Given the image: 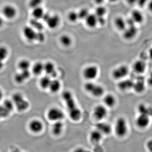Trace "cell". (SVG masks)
<instances>
[{
    "label": "cell",
    "instance_id": "obj_1",
    "mask_svg": "<svg viewBox=\"0 0 152 152\" xmlns=\"http://www.w3.org/2000/svg\"><path fill=\"white\" fill-rule=\"evenodd\" d=\"M62 97L65 103L71 119L74 121H80L82 118V111L77 105L72 93L69 91H64L62 93Z\"/></svg>",
    "mask_w": 152,
    "mask_h": 152
},
{
    "label": "cell",
    "instance_id": "obj_2",
    "mask_svg": "<svg viewBox=\"0 0 152 152\" xmlns=\"http://www.w3.org/2000/svg\"><path fill=\"white\" fill-rule=\"evenodd\" d=\"M85 90L95 97H100L104 94L103 87L91 81L86 83L84 85Z\"/></svg>",
    "mask_w": 152,
    "mask_h": 152
},
{
    "label": "cell",
    "instance_id": "obj_3",
    "mask_svg": "<svg viewBox=\"0 0 152 152\" xmlns=\"http://www.w3.org/2000/svg\"><path fill=\"white\" fill-rule=\"evenodd\" d=\"M12 101L13 102L17 109L20 112H24L28 109L29 103L20 93H15L13 95Z\"/></svg>",
    "mask_w": 152,
    "mask_h": 152
},
{
    "label": "cell",
    "instance_id": "obj_4",
    "mask_svg": "<svg viewBox=\"0 0 152 152\" xmlns=\"http://www.w3.org/2000/svg\"><path fill=\"white\" fill-rule=\"evenodd\" d=\"M116 134L119 137H124L128 132V126L126 120L123 117L118 118L115 126Z\"/></svg>",
    "mask_w": 152,
    "mask_h": 152
},
{
    "label": "cell",
    "instance_id": "obj_5",
    "mask_svg": "<svg viewBox=\"0 0 152 152\" xmlns=\"http://www.w3.org/2000/svg\"><path fill=\"white\" fill-rule=\"evenodd\" d=\"M129 73V69L126 65L117 67L112 72V77L116 80H121L126 78Z\"/></svg>",
    "mask_w": 152,
    "mask_h": 152
},
{
    "label": "cell",
    "instance_id": "obj_6",
    "mask_svg": "<svg viewBox=\"0 0 152 152\" xmlns=\"http://www.w3.org/2000/svg\"><path fill=\"white\" fill-rule=\"evenodd\" d=\"M64 112L58 108L52 107L47 113V117L50 121L55 122L62 121L64 118Z\"/></svg>",
    "mask_w": 152,
    "mask_h": 152
},
{
    "label": "cell",
    "instance_id": "obj_7",
    "mask_svg": "<svg viewBox=\"0 0 152 152\" xmlns=\"http://www.w3.org/2000/svg\"><path fill=\"white\" fill-rule=\"evenodd\" d=\"M99 72V69L97 66L95 65H90L86 67L84 69L83 75L84 78L91 81L96 78Z\"/></svg>",
    "mask_w": 152,
    "mask_h": 152
},
{
    "label": "cell",
    "instance_id": "obj_8",
    "mask_svg": "<svg viewBox=\"0 0 152 152\" xmlns=\"http://www.w3.org/2000/svg\"><path fill=\"white\" fill-rule=\"evenodd\" d=\"M107 114V107L102 105H98L96 106L93 111V115L95 118L99 121L104 119Z\"/></svg>",
    "mask_w": 152,
    "mask_h": 152
},
{
    "label": "cell",
    "instance_id": "obj_9",
    "mask_svg": "<svg viewBox=\"0 0 152 152\" xmlns=\"http://www.w3.org/2000/svg\"><path fill=\"white\" fill-rule=\"evenodd\" d=\"M2 12L4 16L9 20L14 19L17 15V10L14 6L7 5L3 8Z\"/></svg>",
    "mask_w": 152,
    "mask_h": 152
},
{
    "label": "cell",
    "instance_id": "obj_10",
    "mask_svg": "<svg viewBox=\"0 0 152 152\" xmlns=\"http://www.w3.org/2000/svg\"><path fill=\"white\" fill-rule=\"evenodd\" d=\"M37 32V31H36L34 28L29 26H26L23 30V34L25 38L30 42L36 41Z\"/></svg>",
    "mask_w": 152,
    "mask_h": 152
},
{
    "label": "cell",
    "instance_id": "obj_11",
    "mask_svg": "<svg viewBox=\"0 0 152 152\" xmlns=\"http://www.w3.org/2000/svg\"><path fill=\"white\" fill-rule=\"evenodd\" d=\"M28 127L32 132L38 134L41 132L43 129L44 124L39 120H33L29 124Z\"/></svg>",
    "mask_w": 152,
    "mask_h": 152
},
{
    "label": "cell",
    "instance_id": "obj_12",
    "mask_svg": "<svg viewBox=\"0 0 152 152\" xmlns=\"http://www.w3.org/2000/svg\"><path fill=\"white\" fill-rule=\"evenodd\" d=\"M150 117L144 114H139L136 120V124L139 128L145 129L150 124Z\"/></svg>",
    "mask_w": 152,
    "mask_h": 152
},
{
    "label": "cell",
    "instance_id": "obj_13",
    "mask_svg": "<svg viewBox=\"0 0 152 152\" xmlns=\"http://www.w3.org/2000/svg\"><path fill=\"white\" fill-rule=\"evenodd\" d=\"M123 37L125 39L130 40L134 38L138 34V29L136 26H127L124 31Z\"/></svg>",
    "mask_w": 152,
    "mask_h": 152
},
{
    "label": "cell",
    "instance_id": "obj_14",
    "mask_svg": "<svg viewBox=\"0 0 152 152\" xmlns=\"http://www.w3.org/2000/svg\"><path fill=\"white\" fill-rule=\"evenodd\" d=\"M96 129L100 132L103 135L110 134L112 132V128L110 125L105 122L99 121L96 125Z\"/></svg>",
    "mask_w": 152,
    "mask_h": 152
},
{
    "label": "cell",
    "instance_id": "obj_15",
    "mask_svg": "<svg viewBox=\"0 0 152 152\" xmlns=\"http://www.w3.org/2000/svg\"><path fill=\"white\" fill-rule=\"evenodd\" d=\"M44 72L51 78H55L57 75L56 66L51 62H48L44 64Z\"/></svg>",
    "mask_w": 152,
    "mask_h": 152
},
{
    "label": "cell",
    "instance_id": "obj_16",
    "mask_svg": "<svg viewBox=\"0 0 152 152\" xmlns=\"http://www.w3.org/2000/svg\"><path fill=\"white\" fill-rule=\"evenodd\" d=\"M61 20L60 17L57 15H50L45 23L48 27L51 29L56 28L60 23Z\"/></svg>",
    "mask_w": 152,
    "mask_h": 152
},
{
    "label": "cell",
    "instance_id": "obj_17",
    "mask_svg": "<svg viewBox=\"0 0 152 152\" xmlns=\"http://www.w3.org/2000/svg\"><path fill=\"white\" fill-rule=\"evenodd\" d=\"M146 68V63L144 61L141 60L136 61L134 63L133 66V70L136 73L139 75H141L145 73Z\"/></svg>",
    "mask_w": 152,
    "mask_h": 152
},
{
    "label": "cell",
    "instance_id": "obj_18",
    "mask_svg": "<svg viewBox=\"0 0 152 152\" xmlns=\"http://www.w3.org/2000/svg\"><path fill=\"white\" fill-rule=\"evenodd\" d=\"M134 82L130 79H123L118 83V88L122 91H126L133 89Z\"/></svg>",
    "mask_w": 152,
    "mask_h": 152
},
{
    "label": "cell",
    "instance_id": "obj_19",
    "mask_svg": "<svg viewBox=\"0 0 152 152\" xmlns=\"http://www.w3.org/2000/svg\"><path fill=\"white\" fill-rule=\"evenodd\" d=\"M131 18L136 24H141L144 21L143 14L140 11L137 10H134L132 11Z\"/></svg>",
    "mask_w": 152,
    "mask_h": 152
},
{
    "label": "cell",
    "instance_id": "obj_20",
    "mask_svg": "<svg viewBox=\"0 0 152 152\" xmlns=\"http://www.w3.org/2000/svg\"><path fill=\"white\" fill-rule=\"evenodd\" d=\"M31 76L29 70L21 71L20 72L16 74L15 80L18 83H22L26 80H27Z\"/></svg>",
    "mask_w": 152,
    "mask_h": 152
},
{
    "label": "cell",
    "instance_id": "obj_21",
    "mask_svg": "<svg viewBox=\"0 0 152 152\" xmlns=\"http://www.w3.org/2000/svg\"><path fill=\"white\" fill-rule=\"evenodd\" d=\"M116 99L115 96L111 94H108L104 97V105L109 108H112L116 104Z\"/></svg>",
    "mask_w": 152,
    "mask_h": 152
},
{
    "label": "cell",
    "instance_id": "obj_22",
    "mask_svg": "<svg viewBox=\"0 0 152 152\" xmlns=\"http://www.w3.org/2000/svg\"><path fill=\"white\" fill-rule=\"evenodd\" d=\"M88 27L94 28L98 24L97 17L95 14H91L85 20Z\"/></svg>",
    "mask_w": 152,
    "mask_h": 152
},
{
    "label": "cell",
    "instance_id": "obj_23",
    "mask_svg": "<svg viewBox=\"0 0 152 152\" xmlns=\"http://www.w3.org/2000/svg\"><path fill=\"white\" fill-rule=\"evenodd\" d=\"M103 136V135L100 132L96 129L90 133V140L93 143L98 144L102 140Z\"/></svg>",
    "mask_w": 152,
    "mask_h": 152
},
{
    "label": "cell",
    "instance_id": "obj_24",
    "mask_svg": "<svg viewBox=\"0 0 152 152\" xmlns=\"http://www.w3.org/2000/svg\"><path fill=\"white\" fill-rule=\"evenodd\" d=\"M64 125L62 121L55 122L52 126V132L55 136H59L64 129Z\"/></svg>",
    "mask_w": 152,
    "mask_h": 152
},
{
    "label": "cell",
    "instance_id": "obj_25",
    "mask_svg": "<svg viewBox=\"0 0 152 152\" xmlns=\"http://www.w3.org/2000/svg\"><path fill=\"white\" fill-rule=\"evenodd\" d=\"M115 25L116 28L119 31H124L127 28L126 20L121 17H118L115 20Z\"/></svg>",
    "mask_w": 152,
    "mask_h": 152
},
{
    "label": "cell",
    "instance_id": "obj_26",
    "mask_svg": "<svg viewBox=\"0 0 152 152\" xmlns=\"http://www.w3.org/2000/svg\"><path fill=\"white\" fill-rule=\"evenodd\" d=\"M61 86V85L60 81L55 79L52 80L48 89L51 92L55 94L58 92L60 91Z\"/></svg>",
    "mask_w": 152,
    "mask_h": 152
},
{
    "label": "cell",
    "instance_id": "obj_27",
    "mask_svg": "<svg viewBox=\"0 0 152 152\" xmlns=\"http://www.w3.org/2000/svg\"><path fill=\"white\" fill-rule=\"evenodd\" d=\"M145 84L143 80L138 79L136 82H134L133 89L136 92L140 94L145 89Z\"/></svg>",
    "mask_w": 152,
    "mask_h": 152
},
{
    "label": "cell",
    "instance_id": "obj_28",
    "mask_svg": "<svg viewBox=\"0 0 152 152\" xmlns=\"http://www.w3.org/2000/svg\"><path fill=\"white\" fill-rule=\"evenodd\" d=\"M32 71L33 73L35 75H40L44 72V64L39 62L35 63L33 66Z\"/></svg>",
    "mask_w": 152,
    "mask_h": 152
},
{
    "label": "cell",
    "instance_id": "obj_29",
    "mask_svg": "<svg viewBox=\"0 0 152 152\" xmlns=\"http://www.w3.org/2000/svg\"><path fill=\"white\" fill-rule=\"evenodd\" d=\"M45 13L43 9L41 7H39L33 9L32 15L34 19L39 20L42 18Z\"/></svg>",
    "mask_w": 152,
    "mask_h": 152
},
{
    "label": "cell",
    "instance_id": "obj_30",
    "mask_svg": "<svg viewBox=\"0 0 152 152\" xmlns=\"http://www.w3.org/2000/svg\"><path fill=\"white\" fill-rule=\"evenodd\" d=\"M51 80V78L47 75L41 78L39 81V85L41 88L43 89H48Z\"/></svg>",
    "mask_w": 152,
    "mask_h": 152
},
{
    "label": "cell",
    "instance_id": "obj_31",
    "mask_svg": "<svg viewBox=\"0 0 152 152\" xmlns=\"http://www.w3.org/2000/svg\"><path fill=\"white\" fill-rule=\"evenodd\" d=\"M138 110L140 114H144L150 117L152 116V108L147 107L144 104H141L139 105Z\"/></svg>",
    "mask_w": 152,
    "mask_h": 152
},
{
    "label": "cell",
    "instance_id": "obj_32",
    "mask_svg": "<svg viewBox=\"0 0 152 152\" xmlns=\"http://www.w3.org/2000/svg\"><path fill=\"white\" fill-rule=\"evenodd\" d=\"M60 42L62 45L65 47L70 46L72 42V38L66 34L63 35L60 38Z\"/></svg>",
    "mask_w": 152,
    "mask_h": 152
},
{
    "label": "cell",
    "instance_id": "obj_33",
    "mask_svg": "<svg viewBox=\"0 0 152 152\" xmlns=\"http://www.w3.org/2000/svg\"><path fill=\"white\" fill-rule=\"evenodd\" d=\"M18 66L21 71L29 70L31 63L27 60H21L18 63Z\"/></svg>",
    "mask_w": 152,
    "mask_h": 152
},
{
    "label": "cell",
    "instance_id": "obj_34",
    "mask_svg": "<svg viewBox=\"0 0 152 152\" xmlns=\"http://www.w3.org/2000/svg\"><path fill=\"white\" fill-rule=\"evenodd\" d=\"M31 26L34 29L37 30L38 31H42L44 28L43 25L39 21V20L34 19L31 21Z\"/></svg>",
    "mask_w": 152,
    "mask_h": 152
},
{
    "label": "cell",
    "instance_id": "obj_35",
    "mask_svg": "<svg viewBox=\"0 0 152 152\" xmlns=\"http://www.w3.org/2000/svg\"><path fill=\"white\" fill-rule=\"evenodd\" d=\"M107 10L103 6H99L98 7L95 12V14L97 17H104L107 13Z\"/></svg>",
    "mask_w": 152,
    "mask_h": 152
},
{
    "label": "cell",
    "instance_id": "obj_36",
    "mask_svg": "<svg viewBox=\"0 0 152 152\" xmlns=\"http://www.w3.org/2000/svg\"><path fill=\"white\" fill-rule=\"evenodd\" d=\"M9 52L7 48L0 46V61H4L8 56Z\"/></svg>",
    "mask_w": 152,
    "mask_h": 152
},
{
    "label": "cell",
    "instance_id": "obj_37",
    "mask_svg": "<svg viewBox=\"0 0 152 152\" xmlns=\"http://www.w3.org/2000/svg\"><path fill=\"white\" fill-rule=\"evenodd\" d=\"M68 18L69 20L72 23H75L79 20L78 12L75 11H71L68 15Z\"/></svg>",
    "mask_w": 152,
    "mask_h": 152
},
{
    "label": "cell",
    "instance_id": "obj_38",
    "mask_svg": "<svg viewBox=\"0 0 152 152\" xmlns=\"http://www.w3.org/2000/svg\"><path fill=\"white\" fill-rule=\"evenodd\" d=\"M3 106H4L5 108L7 109L10 113H11V112L13 110L15 104H14L12 101L7 99L4 102Z\"/></svg>",
    "mask_w": 152,
    "mask_h": 152
},
{
    "label": "cell",
    "instance_id": "obj_39",
    "mask_svg": "<svg viewBox=\"0 0 152 152\" xmlns=\"http://www.w3.org/2000/svg\"><path fill=\"white\" fill-rule=\"evenodd\" d=\"M90 12L88 9L83 8L79 12H78L79 19L81 20H85L88 16L89 15Z\"/></svg>",
    "mask_w": 152,
    "mask_h": 152
},
{
    "label": "cell",
    "instance_id": "obj_40",
    "mask_svg": "<svg viewBox=\"0 0 152 152\" xmlns=\"http://www.w3.org/2000/svg\"><path fill=\"white\" fill-rule=\"evenodd\" d=\"M43 1V0H30L28 3L29 6L32 9L41 7Z\"/></svg>",
    "mask_w": 152,
    "mask_h": 152
},
{
    "label": "cell",
    "instance_id": "obj_41",
    "mask_svg": "<svg viewBox=\"0 0 152 152\" xmlns=\"http://www.w3.org/2000/svg\"><path fill=\"white\" fill-rule=\"evenodd\" d=\"M10 112L4 106H0V118H6L9 115Z\"/></svg>",
    "mask_w": 152,
    "mask_h": 152
},
{
    "label": "cell",
    "instance_id": "obj_42",
    "mask_svg": "<svg viewBox=\"0 0 152 152\" xmlns=\"http://www.w3.org/2000/svg\"><path fill=\"white\" fill-rule=\"evenodd\" d=\"M45 39V36L43 33L42 32V31H38L37 32V39L36 41L40 42H44Z\"/></svg>",
    "mask_w": 152,
    "mask_h": 152
},
{
    "label": "cell",
    "instance_id": "obj_43",
    "mask_svg": "<svg viewBox=\"0 0 152 152\" xmlns=\"http://www.w3.org/2000/svg\"><path fill=\"white\" fill-rule=\"evenodd\" d=\"M150 0H137V4L140 7L143 8L147 5Z\"/></svg>",
    "mask_w": 152,
    "mask_h": 152
},
{
    "label": "cell",
    "instance_id": "obj_44",
    "mask_svg": "<svg viewBox=\"0 0 152 152\" xmlns=\"http://www.w3.org/2000/svg\"><path fill=\"white\" fill-rule=\"evenodd\" d=\"M126 20V22L127 26H136V24L134 21L133 20V19L131 18H128Z\"/></svg>",
    "mask_w": 152,
    "mask_h": 152
},
{
    "label": "cell",
    "instance_id": "obj_45",
    "mask_svg": "<svg viewBox=\"0 0 152 152\" xmlns=\"http://www.w3.org/2000/svg\"><path fill=\"white\" fill-rule=\"evenodd\" d=\"M98 24L101 26H104L106 23V20L104 17H97Z\"/></svg>",
    "mask_w": 152,
    "mask_h": 152
},
{
    "label": "cell",
    "instance_id": "obj_46",
    "mask_svg": "<svg viewBox=\"0 0 152 152\" xmlns=\"http://www.w3.org/2000/svg\"><path fill=\"white\" fill-rule=\"evenodd\" d=\"M72 152H92L89 150L86 149L84 148H82V147H79V148H76Z\"/></svg>",
    "mask_w": 152,
    "mask_h": 152
},
{
    "label": "cell",
    "instance_id": "obj_47",
    "mask_svg": "<svg viewBox=\"0 0 152 152\" xmlns=\"http://www.w3.org/2000/svg\"><path fill=\"white\" fill-rule=\"evenodd\" d=\"M147 147L149 151L151 152H152V140H150L147 142Z\"/></svg>",
    "mask_w": 152,
    "mask_h": 152
},
{
    "label": "cell",
    "instance_id": "obj_48",
    "mask_svg": "<svg viewBox=\"0 0 152 152\" xmlns=\"http://www.w3.org/2000/svg\"><path fill=\"white\" fill-rule=\"evenodd\" d=\"M147 6H148V9L149 11L152 13V0H150L149 1Z\"/></svg>",
    "mask_w": 152,
    "mask_h": 152
},
{
    "label": "cell",
    "instance_id": "obj_49",
    "mask_svg": "<svg viewBox=\"0 0 152 152\" xmlns=\"http://www.w3.org/2000/svg\"><path fill=\"white\" fill-rule=\"evenodd\" d=\"M129 4L130 5H133L137 4V0H126Z\"/></svg>",
    "mask_w": 152,
    "mask_h": 152
},
{
    "label": "cell",
    "instance_id": "obj_50",
    "mask_svg": "<svg viewBox=\"0 0 152 152\" xmlns=\"http://www.w3.org/2000/svg\"><path fill=\"white\" fill-rule=\"evenodd\" d=\"M3 96L4 94H3V91L0 88V101L2 99H3Z\"/></svg>",
    "mask_w": 152,
    "mask_h": 152
},
{
    "label": "cell",
    "instance_id": "obj_51",
    "mask_svg": "<svg viewBox=\"0 0 152 152\" xmlns=\"http://www.w3.org/2000/svg\"><path fill=\"white\" fill-rule=\"evenodd\" d=\"M4 61H0V70L4 68Z\"/></svg>",
    "mask_w": 152,
    "mask_h": 152
},
{
    "label": "cell",
    "instance_id": "obj_52",
    "mask_svg": "<svg viewBox=\"0 0 152 152\" xmlns=\"http://www.w3.org/2000/svg\"><path fill=\"white\" fill-rule=\"evenodd\" d=\"M3 20L1 18H0V27L3 24Z\"/></svg>",
    "mask_w": 152,
    "mask_h": 152
},
{
    "label": "cell",
    "instance_id": "obj_53",
    "mask_svg": "<svg viewBox=\"0 0 152 152\" xmlns=\"http://www.w3.org/2000/svg\"><path fill=\"white\" fill-rule=\"evenodd\" d=\"M108 1H109L110 2L114 3L117 2L118 0H108Z\"/></svg>",
    "mask_w": 152,
    "mask_h": 152
},
{
    "label": "cell",
    "instance_id": "obj_54",
    "mask_svg": "<svg viewBox=\"0 0 152 152\" xmlns=\"http://www.w3.org/2000/svg\"></svg>",
    "mask_w": 152,
    "mask_h": 152
}]
</instances>
